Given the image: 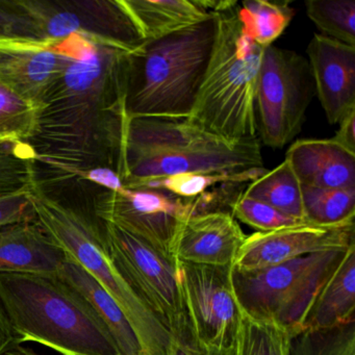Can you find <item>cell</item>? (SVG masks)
I'll list each match as a JSON object with an SVG mask.
<instances>
[{"label":"cell","mask_w":355,"mask_h":355,"mask_svg":"<svg viewBox=\"0 0 355 355\" xmlns=\"http://www.w3.org/2000/svg\"><path fill=\"white\" fill-rule=\"evenodd\" d=\"M28 198L42 230L119 305L138 338L142 355H168L169 329L116 267L101 228L80 211L51 198L38 180L31 184Z\"/></svg>","instance_id":"8992f818"},{"label":"cell","mask_w":355,"mask_h":355,"mask_svg":"<svg viewBox=\"0 0 355 355\" xmlns=\"http://www.w3.org/2000/svg\"><path fill=\"white\" fill-rule=\"evenodd\" d=\"M34 22L41 39L55 43L71 35H90L138 49L145 44L140 28L124 0H13Z\"/></svg>","instance_id":"8fae6325"},{"label":"cell","mask_w":355,"mask_h":355,"mask_svg":"<svg viewBox=\"0 0 355 355\" xmlns=\"http://www.w3.org/2000/svg\"><path fill=\"white\" fill-rule=\"evenodd\" d=\"M40 107L0 86V143H28L34 137Z\"/></svg>","instance_id":"83f0119b"},{"label":"cell","mask_w":355,"mask_h":355,"mask_svg":"<svg viewBox=\"0 0 355 355\" xmlns=\"http://www.w3.org/2000/svg\"><path fill=\"white\" fill-rule=\"evenodd\" d=\"M307 55L326 118L331 125L340 123L355 110V46L315 35Z\"/></svg>","instance_id":"2e32d148"},{"label":"cell","mask_w":355,"mask_h":355,"mask_svg":"<svg viewBox=\"0 0 355 355\" xmlns=\"http://www.w3.org/2000/svg\"><path fill=\"white\" fill-rule=\"evenodd\" d=\"M0 306L18 344L62 355H122L89 303L58 276L0 273Z\"/></svg>","instance_id":"7a4b0ae2"},{"label":"cell","mask_w":355,"mask_h":355,"mask_svg":"<svg viewBox=\"0 0 355 355\" xmlns=\"http://www.w3.org/2000/svg\"><path fill=\"white\" fill-rule=\"evenodd\" d=\"M216 36L214 14L201 24L145 42L132 63L126 103L128 117H190Z\"/></svg>","instance_id":"277c9868"},{"label":"cell","mask_w":355,"mask_h":355,"mask_svg":"<svg viewBox=\"0 0 355 355\" xmlns=\"http://www.w3.org/2000/svg\"><path fill=\"white\" fill-rule=\"evenodd\" d=\"M355 321V246L328 278L305 321V330L329 329Z\"/></svg>","instance_id":"ffe728a7"},{"label":"cell","mask_w":355,"mask_h":355,"mask_svg":"<svg viewBox=\"0 0 355 355\" xmlns=\"http://www.w3.org/2000/svg\"><path fill=\"white\" fill-rule=\"evenodd\" d=\"M103 234L116 267L169 329L187 313L178 261L113 224L103 223Z\"/></svg>","instance_id":"30bf717a"},{"label":"cell","mask_w":355,"mask_h":355,"mask_svg":"<svg viewBox=\"0 0 355 355\" xmlns=\"http://www.w3.org/2000/svg\"><path fill=\"white\" fill-rule=\"evenodd\" d=\"M55 47L70 61L41 103L36 132L28 142L34 161L109 167L122 178L128 87L141 47L80 34Z\"/></svg>","instance_id":"6da1fadb"},{"label":"cell","mask_w":355,"mask_h":355,"mask_svg":"<svg viewBox=\"0 0 355 355\" xmlns=\"http://www.w3.org/2000/svg\"><path fill=\"white\" fill-rule=\"evenodd\" d=\"M348 250L313 253L252 271L232 268L230 282L239 311L294 338L304 331L318 294Z\"/></svg>","instance_id":"52a82bcc"},{"label":"cell","mask_w":355,"mask_h":355,"mask_svg":"<svg viewBox=\"0 0 355 355\" xmlns=\"http://www.w3.org/2000/svg\"><path fill=\"white\" fill-rule=\"evenodd\" d=\"M243 195L305 221L302 184L286 159L273 170H268L263 175L251 182Z\"/></svg>","instance_id":"7402d4cb"},{"label":"cell","mask_w":355,"mask_h":355,"mask_svg":"<svg viewBox=\"0 0 355 355\" xmlns=\"http://www.w3.org/2000/svg\"><path fill=\"white\" fill-rule=\"evenodd\" d=\"M305 9L326 37L355 46L354 0H307Z\"/></svg>","instance_id":"4316f807"},{"label":"cell","mask_w":355,"mask_h":355,"mask_svg":"<svg viewBox=\"0 0 355 355\" xmlns=\"http://www.w3.org/2000/svg\"><path fill=\"white\" fill-rule=\"evenodd\" d=\"M295 11L290 1L246 0L238 6V17L245 36L266 49L290 26Z\"/></svg>","instance_id":"603a6c76"},{"label":"cell","mask_w":355,"mask_h":355,"mask_svg":"<svg viewBox=\"0 0 355 355\" xmlns=\"http://www.w3.org/2000/svg\"><path fill=\"white\" fill-rule=\"evenodd\" d=\"M58 277L74 288L103 320L122 355H142L138 338L119 305L78 261L67 255Z\"/></svg>","instance_id":"d6986e66"},{"label":"cell","mask_w":355,"mask_h":355,"mask_svg":"<svg viewBox=\"0 0 355 355\" xmlns=\"http://www.w3.org/2000/svg\"><path fill=\"white\" fill-rule=\"evenodd\" d=\"M38 162L49 166L53 169L59 170V171L69 174V175L88 180L92 184L101 187L105 191L117 192V191L124 188L123 178L120 176V174L116 170L112 169V168L95 167L83 169V168L76 167V166L66 165V164L47 161V159Z\"/></svg>","instance_id":"836d02e7"},{"label":"cell","mask_w":355,"mask_h":355,"mask_svg":"<svg viewBox=\"0 0 355 355\" xmlns=\"http://www.w3.org/2000/svg\"><path fill=\"white\" fill-rule=\"evenodd\" d=\"M209 200L205 194L182 199L166 191L124 187L117 192L99 193L95 197L94 211L103 223L113 224L173 257L172 247L180 222L207 211Z\"/></svg>","instance_id":"9c48e42d"},{"label":"cell","mask_w":355,"mask_h":355,"mask_svg":"<svg viewBox=\"0 0 355 355\" xmlns=\"http://www.w3.org/2000/svg\"><path fill=\"white\" fill-rule=\"evenodd\" d=\"M266 168L247 170L236 173H184L167 178L148 180L132 188L155 189L166 191L182 199H195L202 196L216 184H245L251 182L263 175Z\"/></svg>","instance_id":"d4e9b609"},{"label":"cell","mask_w":355,"mask_h":355,"mask_svg":"<svg viewBox=\"0 0 355 355\" xmlns=\"http://www.w3.org/2000/svg\"><path fill=\"white\" fill-rule=\"evenodd\" d=\"M184 309L202 349L230 352L234 349L240 311L230 282L232 268L178 261Z\"/></svg>","instance_id":"7c38bea8"},{"label":"cell","mask_w":355,"mask_h":355,"mask_svg":"<svg viewBox=\"0 0 355 355\" xmlns=\"http://www.w3.org/2000/svg\"><path fill=\"white\" fill-rule=\"evenodd\" d=\"M290 355H355V321L297 334L291 340Z\"/></svg>","instance_id":"f1b7e54d"},{"label":"cell","mask_w":355,"mask_h":355,"mask_svg":"<svg viewBox=\"0 0 355 355\" xmlns=\"http://www.w3.org/2000/svg\"><path fill=\"white\" fill-rule=\"evenodd\" d=\"M263 167L259 139L230 142L189 118H130L124 187L184 173H236Z\"/></svg>","instance_id":"3957f363"},{"label":"cell","mask_w":355,"mask_h":355,"mask_svg":"<svg viewBox=\"0 0 355 355\" xmlns=\"http://www.w3.org/2000/svg\"><path fill=\"white\" fill-rule=\"evenodd\" d=\"M0 38L42 40L32 19L9 0H0Z\"/></svg>","instance_id":"1f68e13d"},{"label":"cell","mask_w":355,"mask_h":355,"mask_svg":"<svg viewBox=\"0 0 355 355\" xmlns=\"http://www.w3.org/2000/svg\"><path fill=\"white\" fill-rule=\"evenodd\" d=\"M203 350H205V349H203ZM205 355H232V351H230V352H225V351L209 350V349H205Z\"/></svg>","instance_id":"f35d334b"},{"label":"cell","mask_w":355,"mask_h":355,"mask_svg":"<svg viewBox=\"0 0 355 355\" xmlns=\"http://www.w3.org/2000/svg\"><path fill=\"white\" fill-rule=\"evenodd\" d=\"M145 40L169 36L214 15L203 0H124Z\"/></svg>","instance_id":"44dd1931"},{"label":"cell","mask_w":355,"mask_h":355,"mask_svg":"<svg viewBox=\"0 0 355 355\" xmlns=\"http://www.w3.org/2000/svg\"><path fill=\"white\" fill-rule=\"evenodd\" d=\"M303 187L355 188V155L330 140H298L286 155Z\"/></svg>","instance_id":"ac0fdd59"},{"label":"cell","mask_w":355,"mask_h":355,"mask_svg":"<svg viewBox=\"0 0 355 355\" xmlns=\"http://www.w3.org/2000/svg\"><path fill=\"white\" fill-rule=\"evenodd\" d=\"M1 355H39L38 353L35 352L34 350L26 347L20 346V344L14 345L11 348L8 349L6 352Z\"/></svg>","instance_id":"74e56055"},{"label":"cell","mask_w":355,"mask_h":355,"mask_svg":"<svg viewBox=\"0 0 355 355\" xmlns=\"http://www.w3.org/2000/svg\"><path fill=\"white\" fill-rule=\"evenodd\" d=\"M246 238L236 218L228 211L194 214L180 222L172 257L193 265L232 268Z\"/></svg>","instance_id":"9a60e30c"},{"label":"cell","mask_w":355,"mask_h":355,"mask_svg":"<svg viewBox=\"0 0 355 355\" xmlns=\"http://www.w3.org/2000/svg\"><path fill=\"white\" fill-rule=\"evenodd\" d=\"M3 145H5V144H1V143H0V146H3Z\"/></svg>","instance_id":"ab89813d"},{"label":"cell","mask_w":355,"mask_h":355,"mask_svg":"<svg viewBox=\"0 0 355 355\" xmlns=\"http://www.w3.org/2000/svg\"><path fill=\"white\" fill-rule=\"evenodd\" d=\"M340 128L332 140L355 155V110L340 120Z\"/></svg>","instance_id":"d590c367"},{"label":"cell","mask_w":355,"mask_h":355,"mask_svg":"<svg viewBox=\"0 0 355 355\" xmlns=\"http://www.w3.org/2000/svg\"><path fill=\"white\" fill-rule=\"evenodd\" d=\"M69 61L47 41L0 38V86L40 107Z\"/></svg>","instance_id":"5bb4252c"},{"label":"cell","mask_w":355,"mask_h":355,"mask_svg":"<svg viewBox=\"0 0 355 355\" xmlns=\"http://www.w3.org/2000/svg\"><path fill=\"white\" fill-rule=\"evenodd\" d=\"M238 6L216 13L215 45L189 117L230 142L257 139L255 97L265 49L245 36Z\"/></svg>","instance_id":"5b68a950"},{"label":"cell","mask_w":355,"mask_h":355,"mask_svg":"<svg viewBox=\"0 0 355 355\" xmlns=\"http://www.w3.org/2000/svg\"><path fill=\"white\" fill-rule=\"evenodd\" d=\"M304 219L313 225L332 227L352 223L355 188L318 189L302 186Z\"/></svg>","instance_id":"cb8c5ba5"},{"label":"cell","mask_w":355,"mask_h":355,"mask_svg":"<svg viewBox=\"0 0 355 355\" xmlns=\"http://www.w3.org/2000/svg\"><path fill=\"white\" fill-rule=\"evenodd\" d=\"M66 257L37 221L0 230V273L58 276Z\"/></svg>","instance_id":"e0dca14e"},{"label":"cell","mask_w":355,"mask_h":355,"mask_svg":"<svg viewBox=\"0 0 355 355\" xmlns=\"http://www.w3.org/2000/svg\"><path fill=\"white\" fill-rule=\"evenodd\" d=\"M31 184L18 190L0 194V230L21 222L36 221L28 198Z\"/></svg>","instance_id":"d6a6232c"},{"label":"cell","mask_w":355,"mask_h":355,"mask_svg":"<svg viewBox=\"0 0 355 355\" xmlns=\"http://www.w3.org/2000/svg\"><path fill=\"white\" fill-rule=\"evenodd\" d=\"M16 344L18 343L16 340L15 334H14L13 329H12L3 309L0 306V355Z\"/></svg>","instance_id":"8d00e7d4"},{"label":"cell","mask_w":355,"mask_h":355,"mask_svg":"<svg viewBox=\"0 0 355 355\" xmlns=\"http://www.w3.org/2000/svg\"><path fill=\"white\" fill-rule=\"evenodd\" d=\"M169 331L171 338L168 355H205V350L195 338L187 313L170 326Z\"/></svg>","instance_id":"e575fe53"},{"label":"cell","mask_w":355,"mask_h":355,"mask_svg":"<svg viewBox=\"0 0 355 355\" xmlns=\"http://www.w3.org/2000/svg\"><path fill=\"white\" fill-rule=\"evenodd\" d=\"M35 151L28 143L0 146V194L28 186L36 180Z\"/></svg>","instance_id":"f546056e"},{"label":"cell","mask_w":355,"mask_h":355,"mask_svg":"<svg viewBox=\"0 0 355 355\" xmlns=\"http://www.w3.org/2000/svg\"><path fill=\"white\" fill-rule=\"evenodd\" d=\"M292 338L277 326L241 313L232 355H290Z\"/></svg>","instance_id":"484cf974"},{"label":"cell","mask_w":355,"mask_h":355,"mask_svg":"<svg viewBox=\"0 0 355 355\" xmlns=\"http://www.w3.org/2000/svg\"><path fill=\"white\" fill-rule=\"evenodd\" d=\"M232 214L236 219L259 232H272L306 223L274 209L271 205L241 195L232 203Z\"/></svg>","instance_id":"4dcf8cb0"},{"label":"cell","mask_w":355,"mask_h":355,"mask_svg":"<svg viewBox=\"0 0 355 355\" xmlns=\"http://www.w3.org/2000/svg\"><path fill=\"white\" fill-rule=\"evenodd\" d=\"M355 246L354 222L324 227L304 223L247 236L234 261V269L252 271L304 255L348 250Z\"/></svg>","instance_id":"4fadbf2b"},{"label":"cell","mask_w":355,"mask_h":355,"mask_svg":"<svg viewBox=\"0 0 355 355\" xmlns=\"http://www.w3.org/2000/svg\"><path fill=\"white\" fill-rule=\"evenodd\" d=\"M315 94L309 61L299 53L266 47L255 97L257 132L266 146L282 148L301 132Z\"/></svg>","instance_id":"ba28073f"}]
</instances>
